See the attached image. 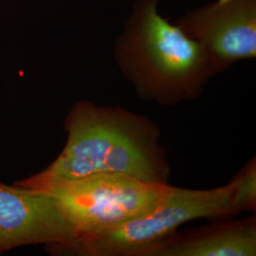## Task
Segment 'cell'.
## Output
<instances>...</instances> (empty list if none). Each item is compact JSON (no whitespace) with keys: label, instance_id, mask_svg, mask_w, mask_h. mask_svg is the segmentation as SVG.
Here are the masks:
<instances>
[{"label":"cell","instance_id":"6da1fadb","mask_svg":"<svg viewBox=\"0 0 256 256\" xmlns=\"http://www.w3.org/2000/svg\"><path fill=\"white\" fill-rule=\"evenodd\" d=\"M68 138L46 170L15 184L34 190L102 174L129 175L168 184L170 168L159 129L146 116L119 108L79 106L68 122Z\"/></svg>","mask_w":256,"mask_h":256},{"label":"cell","instance_id":"7a4b0ae2","mask_svg":"<svg viewBox=\"0 0 256 256\" xmlns=\"http://www.w3.org/2000/svg\"><path fill=\"white\" fill-rule=\"evenodd\" d=\"M156 0H138L118 56L141 98L174 106L196 98L220 69L201 44L160 16Z\"/></svg>","mask_w":256,"mask_h":256},{"label":"cell","instance_id":"3957f363","mask_svg":"<svg viewBox=\"0 0 256 256\" xmlns=\"http://www.w3.org/2000/svg\"><path fill=\"white\" fill-rule=\"evenodd\" d=\"M234 182L212 190L168 184L152 208L110 226L78 234L74 252L87 256H139L190 220L236 214Z\"/></svg>","mask_w":256,"mask_h":256},{"label":"cell","instance_id":"277c9868","mask_svg":"<svg viewBox=\"0 0 256 256\" xmlns=\"http://www.w3.org/2000/svg\"><path fill=\"white\" fill-rule=\"evenodd\" d=\"M168 184L146 182L129 175L102 174L42 188L77 233L110 226L142 214L164 194Z\"/></svg>","mask_w":256,"mask_h":256},{"label":"cell","instance_id":"5b68a950","mask_svg":"<svg viewBox=\"0 0 256 256\" xmlns=\"http://www.w3.org/2000/svg\"><path fill=\"white\" fill-rule=\"evenodd\" d=\"M77 239L78 233L50 195L0 182V254L42 244L73 252Z\"/></svg>","mask_w":256,"mask_h":256},{"label":"cell","instance_id":"8992f818","mask_svg":"<svg viewBox=\"0 0 256 256\" xmlns=\"http://www.w3.org/2000/svg\"><path fill=\"white\" fill-rule=\"evenodd\" d=\"M201 44L220 72L256 56V0H217L175 21Z\"/></svg>","mask_w":256,"mask_h":256},{"label":"cell","instance_id":"52a82bcc","mask_svg":"<svg viewBox=\"0 0 256 256\" xmlns=\"http://www.w3.org/2000/svg\"><path fill=\"white\" fill-rule=\"evenodd\" d=\"M256 224L237 222L180 240H162L139 256H256Z\"/></svg>","mask_w":256,"mask_h":256},{"label":"cell","instance_id":"ba28073f","mask_svg":"<svg viewBox=\"0 0 256 256\" xmlns=\"http://www.w3.org/2000/svg\"><path fill=\"white\" fill-rule=\"evenodd\" d=\"M232 204L238 214L252 210L256 204V164L252 160L235 178Z\"/></svg>","mask_w":256,"mask_h":256}]
</instances>
